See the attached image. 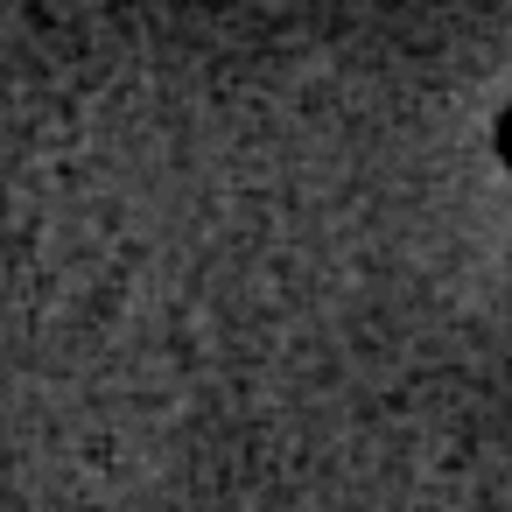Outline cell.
<instances>
[{
  "label": "cell",
  "instance_id": "6da1fadb",
  "mask_svg": "<svg viewBox=\"0 0 512 512\" xmlns=\"http://www.w3.org/2000/svg\"><path fill=\"white\" fill-rule=\"evenodd\" d=\"M498 148H505V162H512V113H505V127H498Z\"/></svg>",
  "mask_w": 512,
  "mask_h": 512
}]
</instances>
